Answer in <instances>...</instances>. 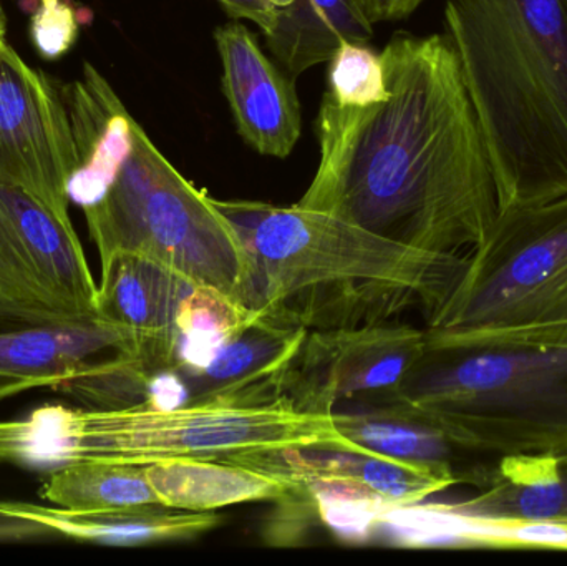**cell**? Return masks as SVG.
Segmentation results:
<instances>
[{"mask_svg":"<svg viewBox=\"0 0 567 566\" xmlns=\"http://www.w3.org/2000/svg\"><path fill=\"white\" fill-rule=\"evenodd\" d=\"M380 59L385 102L346 106L323 93L319 165L296 206L413 248L465 255L502 206L455 50L445 33H396Z\"/></svg>","mask_w":567,"mask_h":566,"instance_id":"obj_1","label":"cell"},{"mask_svg":"<svg viewBox=\"0 0 567 566\" xmlns=\"http://www.w3.org/2000/svg\"><path fill=\"white\" fill-rule=\"evenodd\" d=\"M252 261L251 309L309 329L390 321L442 305L462 256L383 238L329 213L261 202H218Z\"/></svg>","mask_w":567,"mask_h":566,"instance_id":"obj_2","label":"cell"},{"mask_svg":"<svg viewBox=\"0 0 567 566\" xmlns=\"http://www.w3.org/2000/svg\"><path fill=\"white\" fill-rule=\"evenodd\" d=\"M502 209L567 193V0H446Z\"/></svg>","mask_w":567,"mask_h":566,"instance_id":"obj_3","label":"cell"},{"mask_svg":"<svg viewBox=\"0 0 567 566\" xmlns=\"http://www.w3.org/2000/svg\"><path fill=\"white\" fill-rule=\"evenodd\" d=\"M350 444L332 414L271 408L182 405L158 411L42 405L0 421V464L59 469L80 462L150 465L172 459L226 461L235 455L307 445Z\"/></svg>","mask_w":567,"mask_h":566,"instance_id":"obj_4","label":"cell"},{"mask_svg":"<svg viewBox=\"0 0 567 566\" xmlns=\"http://www.w3.org/2000/svg\"><path fill=\"white\" fill-rule=\"evenodd\" d=\"M425 336L426 352L567 341V193L499 212Z\"/></svg>","mask_w":567,"mask_h":566,"instance_id":"obj_5","label":"cell"},{"mask_svg":"<svg viewBox=\"0 0 567 566\" xmlns=\"http://www.w3.org/2000/svg\"><path fill=\"white\" fill-rule=\"evenodd\" d=\"M393 394L465 451L567 457V341L430 351Z\"/></svg>","mask_w":567,"mask_h":566,"instance_id":"obj_6","label":"cell"},{"mask_svg":"<svg viewBox=\"0 0 567 566\" xmlns=\"http://www.w3.org/2000/svg\"><path fill=\"white\" fill-rule=\"evenodd\" d=\"M100 266L142 255L196 288L251 309L255 261L231 219L159 152L138 122L132 155L112 188L83 208Z\"/></svg>","mask_w":567,"mask_h":566,"instance_id":"obj_7","label":"cell"},{"mask_svg":"<svg viewBox=\"0 0 567 566\" xmlns=\"http://www.w3.org/2000/svg\"><path fill=\"white\" fill-rule=\"evenodd\" d=\"M99 282L72 222L0 183V325L72 328L96 321Z\"/></svg>","mask_w":567,"mask_h":566,"instance_id":"obj_8","label":"cell"},{"mask_svg":"<svg viewBox=\"0 0 567 566\" xmlns=\"http://www.w3.org/2000/svg\"><path fill=\"white\" fill-rule=\"evenodd\" d=\"M79 168L63 90L0 43V183L23 189L70 219V182Z\"/></svg>","mask_w":567,"mask_h":566,"instance_id":"obj_9","label":"cell"},{"mask_svg":"<svg viewBox=\"0 0 567 566\" xmlns=\"http://www.w3.org/2000/svg\"><path fill=\"white\" fill-rule=\"evenodd\" d=\"M425 354V329L415 326L313 329L287 371L282 398L296 411L332 414L340 402L399 391Z\"/></svg>","mask_w":567,"mask_h":566,"instance_id":"obj_10","label":"cell"},{"mask_svg":"<svg viewBox=\"0 0 567 566\" xmlns=\"http://www.w3.org/2000/svg\"><path fill=\"white\" fill-rule=\"evenodd\" d=\"M215 43L239 135L259 155L287 158L302 135L296 79L266 55L256 33L239 20L218 27Z\"/></svg>","mask_w":567,"mask_h":566,"instance_id":"obj_11","label":"cell"},{"mask_svg":"<svg viewBox=\"0 0 567 566\" xmlns=\"http://www.w3.org/2000/svg\"><path fill=\"white\" fill-rule=\"evenodd\" d=\"M307 335L309 329L303 326L259 315L205 369H176L188 388L186 405L255 409L287 404L284 381Z\"/></svg>","mask_w":567,"mask_h":566,"instance_id":"obj_12","label":"cell"},{"mask_svg":"<svg viewBox=\"0 0 567 566\" xmlns=\"http://www.w3.org/2000/svg\"><path fill=\"white\" fill-rule=\"evenodd\" d=\"M196 286L142 255H118L102 266L96 319L115 326L133 352L163 368H176L175 321Z\"/></svg>","mask_w":567,"mask_h":566,"instance_id":"obj_13","label":"cell"},{"mask_svg":"<svg viewBox=\"0 0 567 566\" xmlns=\"http://www.w3.org/2000/svg\"><path fill=\"white\" fill-rule=\"evenodd\" d=\"M340 434L357 447L422 465L449 478L453 485L492 482L499 459L458 447L432 419L395 394L379 398L365 411H333Z\"/></svg>","mask_w":567,"mask_h":566,"instance_id":"obj_14","label":"cell"},{"mask_svg":"<svg viewBox=\"0 0 567 566\" xmlns=\"http://www.w3.org/2000/svg\"><path fill=\"white\" fill-rule=\"evenodd\" d=\"M226 462L262 472L296 487H302L307 482L317 478L357 482L395 505L423 502L453 487L452 481L422 465L340 445H307L251 452L226 459Z\"/></svg>","mask_w":567,"mask_h":566,"instance_id":"obj_15","label":"cell"},{"mask_svg":"<svg viewBox=\"0 0 567 566\" xmlns=\"http://www.w3.org/2000/svg\"><path fill=\"white\" fill-rule=\"evenodd\" d=\"M62 90L79 156L70 199L86 208L106 195L132 155L136 120L109 80L90 63L83 65L79 80Z\"/></svg>","mask_w":567,"mask_h":566,"instance_id":"obj_16","label":"cell"},{"mask_svg":"<svg viewBox=\"0 0 567 566\" xmlns=\"http://www.w3.org/2000/svg\"><path fill=\"white\" fill-rule=\"evenodd\" d=\"M0 512L40 525L52 538L112 547L195 541L223 524L216 512L179 511L162 504L110 511H70L52 504L0 501Z\"/></svg>","mask_w":567,"mask_h":566,"instance_id":"obj_17","label":"cell"},{"mask_svg":"<svg viewBox=\"0 0 567 566\" xmlns=\"http://www.w3.org/2000/svg\"><path fill=\"white\" fill-rule=\"evenodd\" d=\"M373 542L392 547L558 548L567 550V522L472 517L453 504L392 505Z\"/></svg>","mask_w":567,"mask_h":566,"instance_id":"obj_18","label":"cell"},{"mask_svg":"<svg viewBox=\"0 0 567 566\" xmlns=\"http://www.w3.org/2000/svg\"><path fill=\"white\" fill-rule=\"evenodd\" d=\"M110 349L133 352V342L100 319L72 328L0 329V401L30 389L63 388Z\"/></svg>","mask_w":567,"mask_h":566,"instance_id":"obj_19","label":"cell"},{"mask_svg":"<svg viewBox=\"0 0 567 566\" xmlns=\"http://www.w3.org/2000/svg\"><path fill=\"white\" fill-rule=\"evenodd\" d=\"M269 52L292 79L329 62L342 43H367L373 22L360 0H287L265 33Z\"/></svg>","mask_w":567,"mask_h":566,"instance_id":"obj_20","label":"cell"},{"mask_svg":"<svg viewBox=\"0 0 567 566\" xmlns=\"http://www.w3.org/2000/svg\"><path fill=\"white\" fill-rule=\"evenodd\" d=\"M145 472L159 504L179 511L216 512L278 502L297 488L262 472L212 459H172L145 465Z\"/></svg>","mask_w":567,"mask_h":566,"instance_id":"obj_21","label":"cell"},{"mask_svg":"<svg viewBox=\"0 0 567 566\" xmlns=\"http://www.w3.org/2000/svg\"><path fill=\"white\" fill-rule=\"evenodd\" d=\"M453 507L472 517L567 522V464L556 455H505L488 487Z\"/></svg>","mask_w":567,"mask_h":566,"instance_id":"obj_22","label":"cell"},{"mask_svg":"<svg viewBox=\"0 0 567 566\" xmlns=\"http://www.w3.org/2000/svg\"><path fill=\"white\" fill-rule=\"evenodd\" d=\"M42 497L70 511H110L159 504L145 465L80 462L53 469L42 488Z\"/></svg>","mask_w":567,"mask_h":566,"instance_id":"obj_23","label":"cell"},{"mask_svg":"<svg viewBox=\"0 0 567 566\" xmlns=\"http://www.w3.org/2000/svg\"><path fill=\"white\" fill-rule=\"evenodd\" d=\"M258 316L259 312L215 289L193 288L176 315V369H205Z\"/></svg>","mask_w":567,"mask_h":566,"instance_id":"obj_24","label":"cell"},{"mask_svg":"<svg viewBox=\"0 0 567 566\" xmlns=\"http://www.w3.org/2000/svg\"><path fill=\"white\" fill-rule=\"evenodd\" d=\"M312 502L317 521L340 542H372L377 525L392 502L372 488L342 478H317L302 485Z\"/></svg>","mask_w":567,"mask_h":566,"instance_id":"obj_25","label":"cell"},{"mask_svg":"<svg viewBox=\"0 0 567 566\" xmlns=\"http://www.w3.org/2000/svg\"><path fill=\"white\" fill-rule=\"evenodd\" d=\"M327 79V92L340 105L367 106L389 99L380 53L367 43H342L329 60Z\"/></svg>","mask_w":567,"mask_h":566,"instance_id":"obj_26","label":"cell"},{"mask_svg":"<svg viewBox=\"0 0 567 566\" xmlns=\"http://www.w3.org/2000/svg\"><path fill=\"white\" fill-rule=\"evenodd\" d=\"M30 12V37L45 60L65 55L80 37L85 16L72 0H23Z\"/></svg>","mask_w":567,"mask_h":566,"instance_id":"obj_27","label":"cell"},{"mask_svg":"<svg viewBox=\"0 0 567 566\" xmlns=\"http://www.w3.org/2000/svg\"><path fill=\"white\" fill-rule=\"evenodd\" d=\"M218 2L231 19L249 20L266 33L275 22L276 7L284 6L287 0H218Z\"/></svg>","mask_w":567,"mask_h":566,"instance_id":"obj_28","label":"cell"},{"mask_svg":"<svg viewBox=\"0 0 567 566\" xmlns=\"http://www.w3.org/2000/svg\"><path fill=\"white\" fill-rule=\"evenodd\" d=\"M423 0H362L363 9L373 23L409 19Z\"/></svg>","mask_w":567,"mask_h":566,"instance_id":"obj_29","label":"cell"},{"mask_svg":"<svg viewBox=\"0 0 567 566\" xmlns=\"http://www.w3.org/2000/svg\"><path fill=\"white\" fill-rule=\"evenodd\" d=\"M42 538H50L45 528L0 512V544H20V542H35Z\"/></svg>","mask_w":567,"mask_h":566,"instance_id":"obj_30","label":"cell"},{"mask_svg":"<svg viewBox=\"0 0 567 566\" xmlns=\"http://www.w3.org/2000/svg\"><path fill=\"white\" fill-rule=\"evenodd\" d=\"M7 20L6 12H3L2 3H0V43L6 40Z\"/></svg>","mask_w":567,"mask_h":566,"instance_id":"obj_31","label":"cell"},{"mask_svg":"<svg viewBox=\"0 0 567 566\" xmlns=\"http://www.w3.org/2000/svg\"><path fill=\"white\" fill-rule=\"evenodd\" d=\"M561 462H565V464H567V457L561 459Z\"/></svg>","mask_w":567,"mask_h":566,"instance_id":"obj_32","label":"cell"},{"mask_svg":"<svg viewBox=\"0 0 567 566\" xmlns=\"http://www.w3.org/2000/svg\"><path fill=\"white\" fill-rule=\"evenodd\" d=\"M360 2H362V0H360ZM362 6H363V3H362Z\"/></svg>","mask_w":567,"mask_h":566,"instance_id":"obj_33","label":"cell"}]
</instances>
